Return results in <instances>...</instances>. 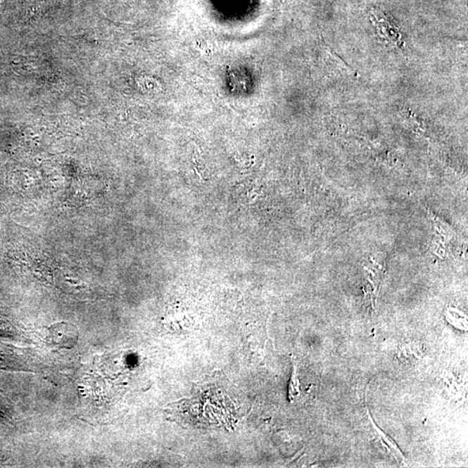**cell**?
Masks as SVG:
<instances>
[{"label":"cell","mask_w":468,"mask_h":468,"mask_svg":"<svg viewBox=\"0 0 468 468\" xmlns=\"http://www.w3.org/2000/svg\"><path fill=\"white\" fill-rule=\"evenodd\" d=\"M370 18H372L374 25H376L377 31L381 37L387 39L389 42L400 43V32L386 15L383 12L374 9L370 12Z\"/></svg>","instance_id":"3957f363"},{"label":"cell","mask_w":468,"mask_h":468,"mask_svg":"<svg viewBox=\"0 0 468 468\" xmlns=\"http://www.w3.org/2000/svg\"><path fill=\"white\" fill-rule=\"evenodd\" d=\"M80 339V333L75 325L69 323H58L47 329V340L52 346L63 349H72Z\"/></svg>","instance_id":"7a4b0ae2"},{"label":"cell","mask_w":468,"mask_h":468,"mask_svg":"<svg viewBox=\"0 0 468 468\" xmlns=\"http://www.w3.org/2000/svg\"><path fill=\"white\" fill-rule=\"evenodd\" d=\"M369 260L370 261L369 263H367L365 267V271L367 276H368L369 288L372 289L370 298H372V303H374L378 291H379L381 279H383L384 267L383 265L377 263L372 258H370Z\"/></svg>","instance_id":"277c9868"},{"label":"cell","mask_w":468,"mask_h":468,"mask_svg":"<svg viewBox=\"0 0 468 468\" xmlns=\"http://www.w3.org/2000/svg\"><path fill=\"white\" fill-rule=\"evenodd\" d=\"M369 418L370 422L372 423V426L374 430H376V433L377 434V436H379L380 439L384 445H386L387 447L388 448L389 450L392 451L394 453V454L396 456L400 457V459H404V456L402 454V453L400 452L399 448H398V445H396L394 443V441H393L391 438L386 436L383 431H381L379 429L377 428V425L374 424L372 418L370 417V415H369Z\"/></svg>","instance_id":"5b68a950"},{"label":"cell","mask_w":468,"mask_h":468,"mask_svg":"<svg viewBox=\"0 0 468 468\" xmlns=\"http://www.w3.org/2000/svg\"><path fill=\"white\" fill-rule=\"evenodd\" d=\"M431 217L434 230L433 253L438 257H447L452 253L453 247L455 246L456 241L455 231L452 227L448 226L437 216L431 215Z\"/></svg>","instance_id":"6da1fadb"},{"label":"cell","mask_w":468,"mask_h":468,"mask_svg":"<svg viewBox=\"0 0 468 468\" xmlns=\"http://www.w3.org/2000/svg\"><path fill=\"white\" fill-rule=\"evenodd\" d=\"M301 394V388H299V380L297 372H296V367L294 366L293 374H291L290 384H289V399L291 402H294Z\"/></svg>","instance_id":"8992f818"}]
</instances>
